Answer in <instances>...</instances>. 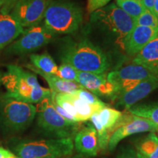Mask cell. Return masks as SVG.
Segmentation results:
<instances>
[{
  "mask_svg": "<svg viewBox=\"0 0 158 158\" xmlns=\"http://www.w3.org/2000/svg\"><path fill=\"white\" fill-rule=\"evenodd\" d=\"M136 153H137V157L138 158H146L145 157H144V156L142 155L141 153L138 152H136Z\"/></svg>",
  "mask_w": 158,
  "mask_h": 158,
  "instance_id": "obj_35",
  "label": "cell"
},
{
  "mask_svg": "<svg viewBox=\"0 0 158 158\" xmlns=\"http://www.w3.org/2000/svg\"><path fill=\"white\" fill-rule=\"evenodd\" d=\"M135 24L158 29V18L156 16L153 12H151L149 10H146L135 20Z\"/></svg>",
  "mask_w": 158,
  "mask_h": 158,
  "instance_id": "obj_27",
  "label": "cell"
},
{
  "mask_svg": "<svg viewBox=\"0 0 158 158\" xmlns=\"http://www.w3.org/2000/svg\"><path fill=\"white\" fill-rule=\"evenodd\" d=\"M133 62L142 65L158 75V35L135 55Z\"/></svg>",
  "mask_w": 158,
  "mask_h": 158,
  "instance_id": "obj_19",
  "label": "cell"
},
{
  "mask_svg": "<svg viewBox=\"0 0 158 158\" xmlns=\"http://www.w3.org/2000/svg\"><path fill=\"white\" fill-rule=\"evenodd\" d=\"M6 158H19V157H18V156L15 155L14 153H13V152H11V153L10 154V155H9L8 156H7V157H6Z\"/></svg>",
  "mask_w": 158,
  "mask_h": 158,
  "instance_id": "obj_34",
  "label": "cell"
},
{
  "mask_svg": "<svg viewBox=\"0 0 158 158\" xmlns=\"http://www.w3.org/2000/svg\"><path fill=\"white\" fill-rule=\"evenodd\" d=\"M10 153V150L5 149L3 147H0V158H6Z\"/></svg>",
  "mask_w": 158,
  "mask_h": 158,
  "instance_id": "obj_32",
  "label": "cell"
},
{
  "mask_svg": "<svg viewBox=\"0 0 158 158\" xmlns=\"http://www.w3.org/2000/svg\"><path fill=\"white\" fill-rule=\"evenodd\" d=\"M55 35L43 24L24 29L21 37L10 44L7 52L19 55L33 52L51 43Z\"/></svg>",
  "mask_w": 158,
  "mask_h": 158,
  "instance_id": "obj_9",
  "label": "cell"
},
{
  "mask_svg": "<svg viewBox=\"0 0 158 158\" xmlns=\"http://www.w3.org/2000/svg\"><path fill=\"white\" fill-rule=\"evenodd\" d=\"M0 79H1V76H0Z\"/></svg>",
  "mask_w": 158,
  "mask_h": 158,
  "instance_id": "obj_37",
  "label": "cell"
},
{
  "mask_svg": "<svg viewBox=\"0 0 158 158\" xmlns=\"http://www.w3.org/2000/svg\"><path fill=\"white\" fill-rule=\"evenodd\" d=\"M122 114L119 110L107 106L94 113L89 120L95 128L98 137L103 138L107 135L110 137Z\"/></svg>",
  "mask_w": 158,
  "mask_h": 158,
  "instance_id": "obj_15",
  "label": "cell"
},
{
  "mask_svg": "<svg viewBox=\"0 0 158 158\" xmlns=\"http://www.w3.org/2000/svg\"><path fill=\"white\" fill-rule=\"evenodd\" d=\"M74 148L81 155L94 157L99 151L98 133L92 124H86L74 136Z\"/></svg>",
  "mask_w": 158,
  "mask_h": 158,
  "instance_id": "obj_16",
  "label": "cell"
},
{
  "mask_svg": "<svg viewBox=\"0 0 158 158\" xmlns=\"http://www.w3.org/2000/svg\"><path fill=\"white\" fill-rule=\"evenodd\" d=\"M23 31L24 29L9 14H0V51L11 44Z\"/></svg>",
  "mask_w": 158,
  "mask_h": 158,
  "instance_id": "obj_18",
  "label": "cell"
},
{
  "mask_svg": "<svg viewBox=\"0 0 158 158\" xmlns=\"http://www.w3.org/2000/svg\"><path fill=\"white\" fill-rule=\"evenodd\" d=\"M157 131V124L147 118L133 115L128 112L126 114H122L116 124L115 130L108 142V149L113 151L122 140L130 135L142 133H155Z\"/></svg>",
  "mask_w": 158,
  "mask_h": 158,
  "instance_id": "obj_8",
  "label": "cell"
},
{
  "mask_svg": "<svg viewBox=\"0 0 158 158\" xmlns=\"http://www.w3.org/2000/svg\"><path fill=\"white\" fill-rule=\"evenodd\" d=\"M61 59L80 72L103 74L110 68L107 55L87 40L64 45Z\"/></svg>",
  "mask_w": 158,
  "mask_h": 158,
  "instance_id": "obj_2",
  "label": "cell"
},
{
  "mask_svg": "<svg viewBox=\"0 0 158 158\" xmlns=\"http://www.w3.org/2000/svg\"><path fill=\"white\" fill-rule=\"evenodd\" d=\"M157 89H158V78L147 79L134 86L118 91L114 100L117 101L116 106L127 110L138 101L147 98Z\"/></svg>",
  "mask_w": 158,
  "mask_h": 158,
  "instance_id": "obj_12",
  "label": "cell"
},
{
  "mask_svg": "<svg viewBox=\"0 0 158 158\" xmlns=\"http://www.w3.org/2000/svg\"><path fill=\"white\" fill-rule=\"evenodd\" d=\"M9 149L19 158H64L74 149L72 138L29 140L12 138Z\"/></svg>",
  "mask_w": 158,
  "mask_h": 158,
  "instance_id": "obj_3",
  "label": "cell"
},
{
  "mask_svg": "<svg viewBox=\"0 0 158 158\" xmlns=\"http://www.w3.org/2000/svg\"><path fill=\"white\" fill-rule=\"evenodd\" d=\"M81 7L65 0H51L45 13L43 25L55 35L77 31L82 22Z\"/></svg>",
  "mask_w": 158,
  "mask_h": 158,
  "instance_id": "obj_4",
  "label": "cell"
},
{
  "mask_svg": "<svg viewBox=\"0 0 158 158\" xmlns=\"http://www.w3.org/2000/svg\"><path fill=\"white\" fill-rule=\"evenodd\" d=\"M37 107L31 103L10 98L0 99V122L6 131L17 133L28 128L34 121Z\"/></svg>",
  "mask_w": 158,
  "mask_h": 158,
  "instance_id": "obj_5",
  "label": "cell"
},
{
  "mask_svg": "<svg viewBox=\"0 0 158 158\" xmlns=\"http://www.w3.org/2000/svg\"><path fill=\"white\" fill-rule=\"evenodd\" d=\"M116 5L136 20L146 10L141 0H116Z\"/></svg>",
  "mask_w": 158,
  "mask_h": 158,
  "instance_id": "obj_24",
  "label": "cell"
},
{
  "mask_svg": "<svg viewBox=\"0 0 158 158\" xmlns=\"http://www.w3.org/2000/svg\"><path fill=\"white\" fill-rule=\"evenodd\" d=\"M154 78H158V75L142 65L134 63L111 71L107 75L108 80L117 88V92L143 81Z\"/></svg>",
  "mask_w": 158,
  "mask_h": 158,
  "instance_id": "obj_11",
  "label": "cell"
},
{
  "mask_svg": "<svg viewBox=\"0 0 158 158\" xmlns=\"http://www.w3.org/2000/svg\"><path fill=\"white\" fill-rule=\"evenodd\" d=\"M66 95L69 100L71 102V103L73 105L75 108H76L77 113L80 116L81 122L89 120L91 116L94 113L102 109V108L97 107V106H94L92 105L87 103L86 102L78 98L73 94H66Z\"/></svg>",
  "mask_w": 158,
  "mask_h": 158,
  "instance_id": "obj_22",
  "label": "cell"
},
{
  "mask_svg": "<svg viewBox=\"0 0 158 158\" xmlns=\"http://www.w3.org/2000/svg\"><path fill=\"white\" fill-rule=\"evenodd\" d=\"M127 110L133 115L151 120L158 125V102L135 104Z\"/></svg>",
  "mask_w": 158,
  "mask_h": 158,
  "instance_id": "obj_21",
  "label": "cell"
},
{
  "mask_svg": "<svg viewBox=\"0 0 158 158\" xmlns=\"http://www.w3.org/2000/svg\"><path fill=\"white\" fill-rule=\"evenodd\" d=\"M27 68L38 74L48 83L51 93L54 94H71L75 91L81 89L84 87L80 84L74 81L64 80L59 78L56 75L47 74L38 69L35 68L32 64H27Z\"/></svg>",
  "mask_w": 158,
  "mask_h": 158,
  "instance_id": "obj_17",
  "label": "cell"
},
{
  "mask_svg": "<svg viewBox=\"0 0 158 158\" xmlns=\"http://www.w3.org/2000/svg\"><path fill=\"white\" fill-rule=\"evenodd\" d=\"M137 149L146 158H158V137L149 133L138 143Z\"/></svg>",
  "mask_w": 158,
  "mask_h": 158,
  "instance_id": "obj_23",
  "label": "cell"
},
{
  "mask_svg": "<svg viewBox=\"0 0 158 158\" xmlns=\"http://www.w3.org/2000/svg\"><path fill=\"white\" fill-rule=\"evenodd\" d=\"M158 35V29L143 26L135 27L126 35L120 46L130 56H135L142 48Z\"/></svg>",
  "mask_w": 158,
  "mask_h": 158,
  "instance_id": "obj_14",
  "label": "cell"
},
{
  "mask_svg": "<svg viewBox=\"0 0 158 158\" xmlns=\"http://www.w3.org/2000/svg\"><path fill=\"white\" fill-rule=\"evenodd\" d=\"M30 61L35 68L47 74L56 75L58 66L54 59L48 53L42 54H31Z\"/></svg>",
  "mask_w": 158,
  "mask_h": 158,
  "instance_id": "obj_20",
  "label": "cell"
},
{
  "mask_svg": "<svg viewBox=\"0 0 158 158\" xmlns=\"http://www.w3.org/2000/svg\"><path fill=\"white\" fill-rule=\"evenodd\" d=\"M51 0H18L9 15L23 29L38 25Z\"/></svg>",
  "mask_w": 158,
  "mask_h": 158,
  "instance_id": "obj_10",
  "label": "cell"
},
{
  "mask_svg": "<svg viewBox=\"0 0 158 158\" xmlns=\"http://www.w3.org/2000/svg\"><path fill=\"white\" fill-rule=\"evenodd\" d=\"M116 158H138L137 153L132 148H127L122 152Z\"/></svg>",
  "mask_w": 158,
  "mask_h": 158,
  "instance_id": "obj_30",
  "label": "cell"
},
{
  "mask_svg": "<svg viewBox=\"0 0 158 158\" xmlns=\"http://www.w3.org/2000/svg\"><path fill=\"white\" fill-rule=\"evenodd\" d=\"M71 94H73L78 98L81 99V100L86 102L89 104L92 105L94 106H97V107L100 108H103L105 107H107V106H109L106 102H102L101 100H100L98 96H96L95 94L92 93L89 91H88L84 88L75 91L74 92Z\"/></svg>",
  "mask_w": 158,
  "mask_h": 158,
  "instance_id": "obj_25",
  "label": "cell"
},
{
  "mask_svg": "<svg viewBox=\"0 0 158 158\" xmlns=\"http://www.w3.org/2000/svg\"><path fill=\"white\" fill-rule=\"evenodd\" d=\"M91 22L114 34L119 45L126 35L136 25L135 20L114 3L93 12L91 15Z\"/></svg>",
  "mask_w": 158,
  "mask_h": 158,
  "instance_id": "obj_7",
  "label": "cell"
},
{
  "mask_svg": "<svg viewBox=\"0 0 158 158\" xmlns=\"http://www.w3.org/2000/svg\"><path fill=\"white\" fill-rule=\"evenodd\" d=\"M18 0H0V14L8 15Z\"/></svg>",
  "mask_w": 158,
  "mask_h": 158,
  "instance_id": "obj_29",
  "label": "cell"
},
{
  "mask_svg": "<svg viewBox=\"0 0 158 158\" xmlns=\"http://www.w3.org/2000/svg\"><path fill=\"white\" fill-rule=\"evenodd\" d=\"M37 104V125L43 133L53 138H74L81 128L80 122L62 117L54 108L51 98Z\"/></svg>",
  "mask_w": 158,
  "mask_h": 158,
  "instance_id": "obj_6",
  "label": "cell"
},
{
  "mask_svg": "<svg viewBox=\"0 0 158 158\" xmlns=\"http://www.w3.org/2000/svg\"><path fill=\"white\" fill-rule=\"evenodd\" d=\"M78 83L96 96L114 100L117 93V88L108 80L106 73L96 74L78 71Z\"/></svg>",
  "mask_w": 158,
  "mask_h": 158,
  "instance_id": "obj_13",
  "label": "cell"
},
{
  "mask_svg": "<svg viewBox=\"0 0 158 158\" xmlns=\"http://www.w3.org/2000/svg\"><path fill=\"white\" fill-rule=\"evenodd\" d=\"M153 13L156 15V16L158 18V0L156 1V2L155 4V6H154V9H153Z\"/></svg>",
  "mask_w": 158,
  "mask_h": 158,
  "instance_id": "obj_33",
  "label": "cell"
},
{
  "mask_svg": "<svg viewBox=\"0 0 158 158\" xmlns=\"http://www.w3.org/2000/svg\"><path fill=\"white\" fill-rule=\"evenodd\" d=\"M78 71L70 64L62 62L58 68L56 76L64 80L78 83Z\"/></svg>",
  "mask_w": 158,
  "mask_h": 158,
  "instance_id": "obj_26",
  "label": "cell"
},
{
  "mask_svg": "<svg viewBox=\"0 0 158 158\" xmlns=\"http://www.w3.org/2000/svg\"><path fill=\"white\" fill-rule=\"evenodd\" d=\"M67 158H83L81 156V155H76V156H74V157H70V156H69Z\"/></svg>",
  "mask_w": 158,
  "mask_h": 158,
  "instance_id": "obj_36",
  "label": "cell"
},
{
  "mask_svg": "<svg viewBox=\"0 0 158 158\" xmlns=\"http://www.w3.org/2000/svg\"><path fill=\"white\" fill-rule=\"evenodd\" d=\"M141 1L146 9L149 10L151 12H153L154 6H155V4L157 0H141Z\"/></svg>",
  "mask_w": 158,
  "mask_h": 158,
  "instance_id": "obj_31",
  "label": "cell"
},
{
  "mask_svg": "<svg viewBox=\"0 0 158 158\" xmlns=\"http://www.w3.org/2000/svg\"><path fill=\"white\" fill-rule=\"evenodd\" d=\"M110 0H87L86 10H87L88 13L92 14L97 10L107 5L110 2Z\"/></svg>",
  "mask_w": 158,
  "mask_h": 158,
  "instance_id": "obj_28",
  "label": "cell"
},
{
  "mask_svg": "<svg viewBox=\"0 0 158 158\" xmlns=\"http://www.w3.org/2000/svg\"><path fill=\"white\" fill-rule=\"evenodd\" d=\"M7 68L0 79L7 90L6 96L31 104L51 97L50 89L41 86L35 74L14 64L7 65Z\"/></svg>",
  "mask_w": 158,
  "mask_h": 158,
  "instance_id": "obj_1",
  "label": "cell"
}]
</instances>
